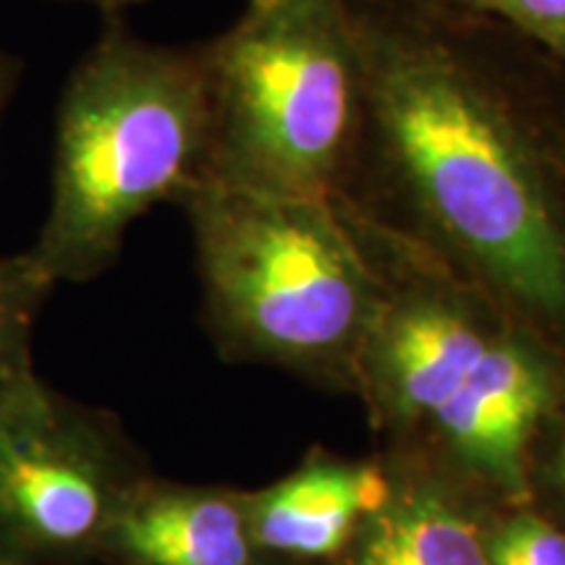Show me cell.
Segmentation results:
<instances>
[{
	"instance_id": "obj_1",
	"label": "cell",
	"mask_w": 565,
	"mask_h": 565,
	"mask_svg": "<svg viewBox=\"0 0 565 565\" xmlns=\"http://www.w3.org/2000/svg\"><path fill=\"white\" fill-rule=\"evenodd\" d=\"M364 134L345 200L565 335V134L542 51L445 0H343Z\"/></svg>"
},
{
	"instance_id": "obj_2",
	"label": "cell",
	"mask_w": 565,
	"mask_h": 565,
	"mask_svg": "<svg viewBox=\"0 0 565 565\" xmlns=\"http://www.w3.org/2000/svg\"><path fill=\"white\" fill-rule=\"evenodd\" d=\"M335 202L380 278L356 391L387 427L427 440L445 471L532 503L529 456L565 393L555 341L404 233Z\"/></svg>"
},
{
	"instance_id": "obj_3",
	"label": "cell",
	"mask_w": 565,
	"mask_h": 565,
	"mask_svg": "<svg viewBox=\"0 0 565 565\" xmlns=\"http://www.w3.org/2000/svg\"><path fill=\"white\" fill-rule=\"evenodd\" d=\"M210 168L202 45L141 40L124 13L68 74L55 118L53 196L30 257L53 282H84L116 263L154 204H181Z\"/></svg>"
},
{
	"instance_id": "obj_4",
	"label": "cell",
	"mask_w": 565,
	"mask_h": 565,
	"mask_svg": "<svg viewBox=\"0 0 565 565\" xmlns=\"http://www.w3.org/2000/svg\"><path fill=\"white\" fill-rule=\"evenodd\" d=\"M181 207L217 349L359 387L380 278L341 204L202 181Z\"/></svg>"
},
{
	"instance_id": "obj_5",
	"label": "cell",
	"mask_w": 565,
	"mask_h": 565,
	"mask_svg": "<svg viewBox=\"0 0 565 565\" xmlns=\"http://www.w3.org/2000/svg\"><path fill=\"white\" fill-rule=\"evenodd\" d=\"M202 51L204 181L309 200L343 194L364 134L362 58L343 0L249 3Z\"/></svg>"
},
{
	"instance_id": "obj_6",
	"label": "cell",
	"mask_w": 565,
	"mask_h": 565,
	"mask_svg": "<svg viewBox=\"0 0 565 565\" xmlns=\"http://www.w3.org/2000/svg\"><path fill=\"white\" fill-rule=\"evenodd\" d=\"M150 477L110 414L34 366L0 385V565H89Z\"/></svg>"
},
{
	"instance_id": "obj_7",
	"label": "cell",
	"mask_w": 565,
	"mask_h": 565,
	"mask_svg": "<svg viewBox=\"0 0 565 565\" xmlns=\"http://www.w3.org/2000/svg\"><path fill=\"white\" fill-rule=\"evenodd\" d=\"M113 565H265L246 492L147 477L113 521L103 545Z\"/></svg>"
},
{
	"instance_id": "obj_8",
	"label": "cell",
	"mask_w": 565,
	"mask_h": 565,
	"mask_svg": "<svg viewBox=\"0 0 565 565\" xmlns=\"http://www.w3.org/2000/svg\"><path fill=\"white\" fill-rule=\"evenodd\" d=\"M482 490L437 466L391 469V492L343 550V565H490Z\"/></svg>"
},
{
	"instance_id": "obj_9",
	"label": "cell",
	"mask_w": 565,
	"mask_h": 565,
	"mask_svg": "<svg viewBox=\"0 0 565 565\" xmlns=\"http://www.w3.org/2000/svg\"><path fill=\"white\" fill-rule=\"evenodd\" d=\"M391 492V466L315 454L288 477L246 492L254 542L267 561L341 557Z\"/></svg>"
},
{
	"instance_id": "obj_10",
	"label": "cell",
	"mask_w": 565,
	"mask_h": 565,
	"mask_svg": "<svg viewBox=\"0 0 565 565\" xmlns=\"http://www.w3.org/2000/svg\"><path fill=\"white\" fill-rule=\"evenodd\" d=\"M53 286L30 252L0 257V385L32 366V330Z\"/></svg>"
},
{
	"instance_id": "obj_11",
	"label": "cell",
	"mask_w": 565,
	"mask_h": 565,
	"mask_svg": "<svg viewBox=\"0 0 565 565\" xmlns=\"http://www.w3.org/2000/svg\"><path fill=\"white\" fill-rule=\"evenodd\" d=\"M490 565H565V526L532 503L508 505L492 521Z\"/></svg>"
},
{
	"instance_id": "obj_12",
	"label": "cell",
	"mask_w": 565,
	"mask_h": 565,
	"mask_svg": "<svg viewBox=\"0 0 565 565\" xmlns=\"http://www.w3.org/2000/svg\"><path fill=\"white\" fill-rule=\"evenodd\" d=\"M505 26L565 68V0H445Z\"/></svg>"
},
{
	"instance_id": "obj_13",
	"label": "cell",
	"mask_w": 565,
	"mask_h": 565,
	"mask_svg": "<svg viewBox=\"0 0 565 565\" xmlns=\"http://www.w3.org/2000/svg\"><path fill=\"white\" fill-rule=\"evenodd\" d=\"M529 498L532 505L565 526V393L532 445Z\"/></svg>"
},
{
	"instance_id": "obj_14",
	"label": "cell",
	"mask_w": 565,
	"mask_h": 565,
	"mask_svg": "<svg viewBox=\"0 0 565 565\" xmlns=\"http://www.w3.org/2000/svg\"><path fill=\"white\" fill-rule=\"evenodd\" d=\"M21 71H24V61H21L19 55L0 51V118H3L13 92L19 87Z\"/></svg>"
},
{
	"instance_id": "obj_15",
	"label": "cell",
	"mask_w": 565,
	"mask_h": 565,
	"mask_svg": "<svg viewBox=\"0 0 565 565\" xmlns=\"http://www.w3.org/2000/svg\"><path fill=\"white\" fill-rule=\"evenodd\" d=\"M82 3H92L103 11V17H113V13H124L131 6L141 3V0H82Z\"/></svg>"
},
{
	"instance_id": "obj_16",
	"label": "cell",
	"mask_w": 565,
	"mask_h": 565,
	"mask_svg": "<svg viewBox=\"0 0 565 565\" xmlns=\"http://www.w3.org/2000/svg\"><path fill=\"white\" fill-rule=\"evenodd\" d=\"M249 3H270V0H249Z\"/></svg>"
}]
</instances>
